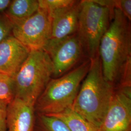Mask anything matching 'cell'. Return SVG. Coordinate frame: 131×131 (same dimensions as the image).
Here are the masks:
<instances>
[{
  "mask_svg": "<svg viewBox=\"0 0 131 131\" xmlns=\"http://www.w3.org/2000/svg\"><path fill=\"white\" fill-rule=\"evenodd\" d=\"M39 7L44 8L49 14L57 10L68 7L75 3L74 0H39Z\"/></svg>",
  "mask_w": 131,
  "mask_h": 131,
  "instance_id": "16",
  "label": "cell"
},
{
  "mask_svg": "<svg viewBox=\"0 0 131 131\" xmlns=\"http://www.w3.org/2000/svg\"><path fill=\"white\" fill-rule=\"evenodd\" d=\"M34 131H71L64 122L52 115L37 114Z\"/></svg>",
  "mask_w": 131,
  "mask_h": 131,
  "instance_id": "14",
  "label": "cell"
},
{
  "mask_svg": "<svg viewBox=\"0 0 131 131\" xmlns=\"http://www.w3.org/2000/svg\"><path fill=\"white\" fill-rule=\"evenodd\" d=\"M51 59L43 50L30 51L13 78L14 98L35 106L38 97L52 78Z\"/></svg>",
  "mask_w": 131,
  "mask_h": 131,
  "instance_id": "4",
  "label": "cell"
},
{
  "mask_svg": "<svg viewBox=\"0 0 131 131\" xmlns=\"http://www.w3.org/2000/svg\"><path fill=\"white\" fill-rule=\"evenodd\" d=\"M49 115L54 116L63 121L71 131H99L98 128L86 121L71 108L59 113Z\"/></svg>",
  "mask_w": 131,
  "mask_h": 131,
  "instance_id": "13",
  "label": "cell"
},
{
  "mask_svg": "<svg viewBox=\"0 0 131 131\" xmlns=\"http://www.w3.org/2000/svg\"><path fill=\"white\" fill-rule=\"evenodd\" d=\"M80 2L76 1L73 5L50 14L52 19L50 40H60L77 33Z\"/></svg>",
  "mask_w": 131,
  "mask_h": 131,
  "instance_id": "10",
  "label": "cell"
},
{
  "mask_svg": "<svg viewBox=\"0 0 131 131\" xmlns=\"http://www.w3.org/2000/svg\"><path fill=\"white\" fill-rule=\"evenodd\" d=\"M115 8L119 10L129 21L131 19V0L115 1Z\"/></svg>",
  "mask_w": 131,
  "mask_h": 131,
  "instance_id": "18",
  "label": "cell"
},
{
  "mask_svg": "<svg viewBox=\"0 0 131 131\" xmlns=\"http://www.w3.org/2000/svg\"><path fill=\"white\" fill-rule=\"evenodd\" d=\"M43 50L52 61V78L61 77L70 71L84 56L77 33L60 40H50Z\"/></svg>",
  "mask_w": 131,
  "mask_h": 131,
  "instance_id": "7",
  "label": "cell"
},
{
  "mask_svg": "<svg viewBox=\"0 0 131 131\" xmlns=\"http://www.w3.org/2000/svg\"><path fill=\"white\" fill-rule=\"evenodd\" d=\"M38 9V1H11L9 7L5 11V17L9 20L12 26H14L28 19Z\"/></svg>",
  "mask_w": 131,
  "mask_h": 131,
  "instance_id": "12",
  "label": "cell"
},
{
  "mask_svg": "<svg viewBox=\"0 0 131 131\" xmlns=\"http://www.w3.org/2000/svg\"><path fill=\"white\" fill-rule=\"evenodd\" d=\"M36 115L34 106L14 98L7 108V131H34Z\"/></svg>",
  "mask_w": 131,
  "mask_h": 131,
  "instance_id": "11",
  "label": "cell"
},
{
  "mask_svg": "<svg viewBox=\"0 0 131 131\" xmlns=\"http://www.w3.org/2000/svg\"><path fill=\"white\" fill-rule=\"evenodd\" d=\"M51 16L46 10L40 7L12 30V36L30 51L43 50L51 39Z\"/></svg>",
  "mask_w": 131,
  "mask_h": 131,
  "instance_id": "6",
  "label": "cell"
},
{
  "mask_svg": "<svg viewBox=\"0 0 131 131\" xmlns=\"http://www.w3.org/2000/svg\"><path fill=\"white\" fill-rule=\"evenodd\" d=\"M30 52L13 36L6 38L0 43V72L13 77Z\"/></svg>",
  "mask_w": 131,
  "mask_h": 131,
  "instance_id": "9",
  "label": "cell"
},
{
  "mask_svg": "<svg viewBox=\"0 0 131 131\" xmlns=\"http://www.w3.org/2000/svg\"><path fill=\"white\" fill-rule=\"evenodd\" d=\"M11 1L9 0H0V12L3 13L9 7Z\"/></svg>",
  "mask_w": 131,
  "mask_h": 131,
  "instance_id": "20",
  "label": "cell"
},
{
  "mask_svg": "<svg viewBox=\"0 0 131 131\" xmlns=\"http://www.w3.org/2000/svg\"><path fill=\"white\" fill-rule=\"evenodd\" d=\"M90 60L71 109L86 121L99 128L115 91V86L104 77L98 54Z\"/></svg>",
  "mask_w": 131,
  "mask_h": 131,
  "instance_id": "2",
  "label": "cell"
},
{
  "mask_svg": "<svg viewBox=\"0 0 131 131\" xmlns=\"http://www.w3.org/2000/svg\"><path fill=\"white\" fill-rule=\"evenodd\" d=\"M131 46L130 21L119 10L115 8L99 48L104 77L115 88L127 63L131 60Z\"/></svg>",
  "mask_w": 131,
  "mask_h": 131,
  "instance_id": "1",
  "label": "cell"
},
{
  "mask_svg": "<svg viewBox=\"0 0 131 131\" xmlns=\"http://www.w3.org/2000/svg\"><path fill=\"white\" fill-rule=\"evenodd\" d=\"M14 99L13 78L0 72V101L9 104Z\"/></svg>",
  "mask_w": 131,
  "mask_h": 131,
  "instance_id": "15",
  "label": "cell"
},
{
  "mask_svg": "<svg viewBox=\"0 0 131 131\" xmlns=\"http://www.w3.org/2000/svg\"><path fill=\"white\" fill-rule=\"evenodd\" d=\"M13 26L5 17L0 15V43L10 36Z\"/></svg>",
  "mask_w": 131,
  "mask_h": 131,
  "instance_id": "17",
  "label": "cell"
},
{
  "mask_svg": "<svg viewBox=\"0 0 131 131\" xmlns=\"http://www.w3.org/2000/svg\"><path fill=\"white\" fill-rule=\"evenodd\" d=\"M113 12L93 0L80 2L77 34L84 56L89 60L99 54L101 40L110 25Z\"/></svg>",
  "mask_w": 131,
  "mask_h": 131,
  "instance_id": "5",
  "label": "cell"
},
{
  "mask_svg": "<svg viewBox=\"0 0 131 131\" xmlns=\"http://www.w3.org/2000/svg\"><path fill=\"white\" fill-rule=\"evenodd\" d=\"M99 131H131V89H115Z\"/></svg>",
  "mask_w": 131,
  "mask_h": 131,
  "instance_id": "8",
  "label": "cell"
},
{
  "mask_svg": "<svg viewBox=\"0 0 131 131\" xmlns=\"http://www.w3.org/2000/svg\"><path fill=\"white\" fill-rule=\"evenodd\" d=\"M8 103L0 101V131H7L6 115Z\"/></svg>",
  "mask_w": 131,
  "mask_h": 131,
  "instance_id": "19",
  "label": "cell"
},
{
  "mask_svg": "<svg viewBox=\"0 0 131 131\" xmlns=\"http://www.w3.org/2000/svg\"><path fill=\"white\" fill-rule=\"evenodd\" d=\"M90 64L88 59L65 74L52 78L35 104L36 113L52 115L71 108Z\"/></svg>",
  "mask_w": 131,
  "mask_h": 131,
  "instance_id": "3",
  "label": "cell"
}]
</instances>
